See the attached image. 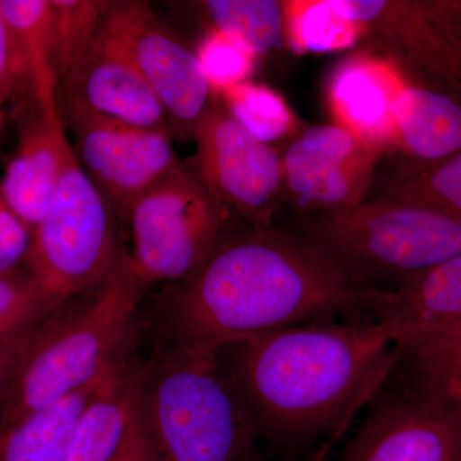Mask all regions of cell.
I'll use <instances>...</instances> for the list:
<instances>
[{
	"instance_id": "5b68a950",
	"label": "cell",
	"mask_w": 461,
	"mask_h": 461,
	"mask_svg": "<svg viewBox=\"0 0 461 461\" xmlns=\"http://www.w3.org/2000/svg\"><path fill=\"white\" fill-rule=\"evenodd\" d=\"M221 351L181 344L142 393L162 461H257L259 435L220 364Z\"/></svg>"
},
{
	"instance_id": "d6a6232c",
	"label": "cell",
	"mask_w": 461,
	"mask_h": 461,
	"mask_svg": "<svg viewBox=\"0 0 461 461\" xmlns=\"http://www.w3.org/2000/svg\"><path fill=\"white\" fill-rule=\"evenodd\" d=\"M23 345L0 346V393L5 390V384H7L9 375H11L12 369H14V363H16Z\"/></svg>"
},
{
	"instance_id": "ffe728a7",
	"label": "cell",
	"mask_w": 461,
	"mask_h": 461,
	"mask_svg": "<svg viewBox=\"0 0 461 461\" xmlns=\"http://www.w3.org/2000/svg\"><path fill=\"white\" fill-rule=\"evenodd\" d=\"M368 312L393 329L461 321V253L393 290H371Z\"/></svg>"
},
{
	"instance_id": "d4e9b609",
	"label": "cell",
	"mask_w": 461,
	"mask_h": 461,
	"mask_svg": "<svg viewBox=\"0 0 461 461\" xmlns=\"http://www.w3.org/2000/svg\"><path fill=\"white\" fill-rule=\"evenodd\" d=\"M284 7V41L299 53L332 51L357 45V30L333 0H288Z\"/></svg>"
},
{
	"instance_id": "9a60e30c",
	"label": "cell",
	"mask_w": 461,
	"mask_h": 461,
	"mask_svg": "<svg viewBox=\"0 0 461 461\" xmlns=\"http://www.w3.org/2000/svg\"><path fill=\"white\" fill-rule=\"evenodd\" d=\"M406 84L402 72L384 57L355 51L330 74V112L335 123L386 156L395 136L397 100Z\"/></svg>"
},
{
	"instance_id": "4316f807",
	"label": "cell",
	"mask_w": 461,
	"mask_h": 461,
	"mask_svg": "<svg viewBox=\"0 0 461 461\" xmlns=\"http://www.w3.org/2000/svg\"><path fill=\"white\" fill-rule=\"evenodd\" d=\"M57 308L26 271L0 275V346L25 344Z\"/></svg>"
},
{
	"instance_id": "d6986e66",
	"label": "cell",
	"mask_w": 461,
	"mask_h": 461,
	"mask_svg": "<svg viewBox=\"0 0 461 461\" xmlns=\"http://www.w3.org/2000/svg\"><path fill=\"white\" fill-rule=\"evenodd\" d=\"M140 379L115 363L81 412L69 438L65 461L113 459L133 415L142 402Z\"/></svg>"
},
{
	"instance_id": "44dd1931",
	"label": "cell",
	"mask_w": 461,
	"mask_h": 461,
	"mask_svg": "<svg viewBox=\"0 0 461 461\" xmlns=\"http://www.w3.org/2000/svg\"><path fill=\"white\" fill-rule=\"evenodd\" d=\"M0 11L36 107L60 109L50 0H0Z\"/></svg>"
},
{
	"instance_id": "9c48e42d",
	"label": "cell",
	"mask_w": 461,
	"mask_h": 461,
	"mask_svg": "<svg viewBox=\"0 0 461 461\" xmlns=\"http://www.w3.org/2000/svg\"><path fill=\"white\" fill-rule=\"evenodd\" d=\"M102 29L124 50L154 91L173 138L193 139L213 99L198 54L167 29L148 2H112Z\"/></svg>"
},
{
	"instance_id": "7a4b0ae2",
	"label": "cell",
	"mask_w": 461,
	"mask_h": 461,
	"mask_svg": "<svg viewBox=\"0 0 461 461\" xmlns=\"http://www.w3.org/2000/svg\"><path fill=\"white\" fill-rule=\"evenodd\" d=\"M381 321H324L235 345L232 384L258 433L285 447L344 433L397 357Z\"/></svg>"
},
{
	"instance_id": "8992f818",
	"label": "cell",
	"mask_w": 461,
	"mask_h": 461,
	"mask_svg": "<svg viewBox=\"0 0 461 461\" xmlns=\"http://www.w3.org/2000/svg\"><path fill=\"white\" fill-rule=\"evenodd\" d=\"M115 217L69 142L56 195L32 230L25 262L26 272L58 305L107 280L121 250Z\"/></svg>"
},
{
	"instance_id": "f1b7e54d",
	"label": "cell",
	"mask_w": 461,
	"mask_h": 461,
	"mask_svg": "<svg viewBox=\"0 0 461 461\" xmlns=\"http://www.w3.org/2000/svg\"><path fill=\"white\" fill-rule=\"evenodd\" d=\"M195 51L213 93L247 83L256 59L241 42L214 29L209 30Z\"/></svg>"
},
{
	"instance_id": "83f0119b",
	"label": "cell",
	"mask_w": 461,
	"mask_h": 461,
	"mask_svg": "<svg viewBox=\"0 0 461 461\" xmlns=\"http://www.w3.org/2000/svg\"><path fill=\"white\" fill-rule=\"evenodd\" d=\"M221 94L230 115L264 144L281 140L295 130V115L285 99L269 87L247 81Z\"/></svg>"
},
{
	"instance_id": "836d02e7",
	"label": "cell",
	"mask_w": 461,
	"mask_h": 461,
	"mask_svg": "<svg viewBox=\"0 0 461 461\" xmlns=\"http://www.w3.org/2000/svg\"><path fill=\"white\" fill-rule=\"evenodd\" d=\"M336 437L333 438H327L326 441L321 442L320 448L313 455H312L311 459L308 461H327L330 456V450H332L333 442H335Z\"/></svg>"
},
{
	"instance_id": "5bb4252c",
	"label": "cell",
	"mask_w": 461,
	"mask_h": 461,
	"mask_svg": "<svg viewBox=\"0 0 461 461\" xmlns=\"http://www.w3.org/2000/svg\"><path fill=\"white\" fill-rule=\"evenodd\" d=\"M62 107L86 109L131 126L172 135L156 94L131 58L102 25L86 56L60 85Z\"/></svg>"
},
{
	"instance_id": "277c9868",
	"label": "cell",
	"mask_w": 461,
	"mask_h": 461,
	"mask_svg": "<svg viewBox=\"0 0 461 461\" xmlns=\"http://www.w3.org/2000/svg\"><path fill=\"white\" fill-rule=\"evenodd\" d=\"M296 235L362 290H393L461 253L459 221L386 198L366 199L344 214L309 217Z\"/></svg>"
},
{
	"instance_id": "8fae6325",
	"label": "cell",
	"mask_w": 461,
	"mask_h": 461,
	"mask_svg": "<svg viewBox=\"0 0 461 461\" xmlns=\"http://www.w3.org/2000/svg\"><path fill=\"white\" fill-rule=\"evenodd\" d=\"M384 156L338 123L312 127L281 157L282 200L308 218L348 213L368 198Z\"/></svg>"
},
{
	"instance_id": "4fadbf2b",
	"label": "cell",
	"mask_w": 461,
	"mask_h": 461,
	"mask_svg": "<svg viewBox=\"0 0 461 461\" xmlns=\"http://www.w3.org/2000/svg\"><path fill=\"white\" fill-rule=\"evenodd\" d=\"M344 461H461V411L393 397L366 415L346 445Z\"/></svg>"
},
{
	"instance_id": "484cf974",
	"label": "cell",
	"mask_w": 461,
	"mask_h": 461,
	"mask_svg": "<svg viewBox=\"0 0 461 461\" xmlns=\"http://www.w3.org/2000/svg\"><path fill=\"white\" fill-rule=\"evenodd\" d=\"M50 5L54 69L60 87L86 56L112 2L50 0Z\"/></svg>"
},
{
	"instance_id": "f546056e",
	"label": "cell",
	"mask_w": 461,
	"mask_h": 461,
	"mask_svg": "<svg viewBox=\"0 0 461 461\" xmlns=\"http://www.w3.org/2000/svg\"><path fill=\"white\" fill-rule=\"evenodd\" d=\"M32 238V230L9 208L0 194V275L21 271Z\"/></svg>"
},
{
	"instance_id": "e0dca14e",
	"label": "cell",
	"mask_w": 461,
	"mask_h": 461,
	"mask_svg": "<svg viewBox=\"0 0 461 461\" xmlns=\"http://www.w3.org/2000/svg\"><path fill=\"white\" fill-rule=\"evenodd\" d=\"M390 153L396 171L436 165L461 151V99L406 84L396 105Z\"/></svg>"
},
{
	"instance_id": "cb8c5ba5",
	"label": "cell",
	"mask_w": 461,
	"mask_h": 461,
	"mask_svg": "<svg viewBox=\"0 0 461 461\" xmlns=\"http://www.w3.org/2000/svg\"><path fill=\"white\" fill-rule=\"evenodd\" d=\"M375 198L426 206L461 222V151L436 165L393 172Z\"/></svg>"
},
{
	"instance_id": "3957f363",
	"label": "cell",
	"mask_w": 461,
	"mask_h": 461,
	"mask_svg": "<svg viewBox=\"0 0 461 461\" xmlns=\"http://www.w3.org/2000/svg\"><path fill=\"white\" fill-rule=\"evenodd\" d=\"M121 248L107 280L75 313L39 327L18 355L3 390L0 432L102 378L117 362L147 287Z\"/></svg>"
},
{
	"instance_id": "52a82bcc",
	"label": "cell",
	"mask_w": 461,
	"mask_h": 461,
	"mask_svg": "<svg viewBox=\"0 0 461 461\" xmlns=\"http://www.w3.org/2000/svg\"><path fill=\"white\" fill-rule=\"evenodd\" d=\"M357 47L384 57L406 83L461 99V0H333Z\"/></svg>"
},
{
	"instance_id": "30bf717a",
	"label": "cell",
	"mask_w": 461,
	"mask_h": 461,
	"mask_svg": "<svg viewBox=\"0 0 461 461\" xmlns=\"http://www.w3.org/2000/svg\"><path fill=\"white\" fill-rule=\"evenodd\" d=\"M193 140V172L223 212L232 209L251 226L272 227L282 202L281 157L251 136L214 96Z\"/></svg>"
},
{
	"instance_id": "2e32d148",
	"label": "cell",
	"mask_w": 461,
	"mask_h": 461,
	"mask_svg": "<svg viewBox=\"0 0 461 461\" xmlns=\"http://www.w3.org/2000/svg\"><path fill=\"white\" fill-rule=\"evenodd\" d=\"M68 145L60 109L35 105L0 181L3 199L32 230L53 202Z\"/></svg>"
},
{
	"instance_id": "ac0fdd59",
	"label": "cell",
	"mask_w": 461,
	"mask_h": 461,
	"mask_svg": "<svg viewBox=\"0 0 461 461\" xmlns=\"http://www.w3.org/2000/svg\"><path fill=\"white\" fill-rule=\"evenodd\" d=\"M393 332L408 395L461 411V321L399 327Z\"/></svg>"
},
{
	"instance_id": "7c38bea8",
	"label": "cell",
	"mask_w": 461,
	"mask_h": 461,
	"mask_svg": "<svg viewBox=\"0 0 461 461\" xmlns=\"http://www.w3.org/2000/svg\"><path fill=\"white\" fill-rule=\"evenodd\" d=\"M75 156L117 217L153 185L181 169L172 135L140 129L77 107L60 108Z\"/></svg>"
},
{
	"instance_id": "ba28073f",
	"label": "cell",
	"mask_w": 461,
	"mask_h": 461,
	"mask_svg": "<svg viewBox=\"0 0 461 461\" xmlns=\"http://www.w3.org/2000/svg\"><path fill=\"white\" fill-rule=\"evenodd\" d=\"M124 221L130 253L145 284L186 281L222 238L224 212L195 173L182 167L142 193Z\"/></svg>"
},
{
	"instance_id": "7402d4cb",
	"label": "cell",
	"mask_w": 461,
	"mask_h": 461,
	"mask_svg": "<svg viewBox=\"0 0 461 461\" xmlns=\"http://www.w3.org/2000/svg\"><path fill=\"white\" fill-rule=\"evenodd\" d=\"M112 368L90 386L0 432V461H65L69 438L81 412Z\"/></svg>"
},
{
	"instance_id": "4dcf8cb0",
	"label": "cell",
	"mask_w": 461,
	"mask_h": 461,
	"mask_svg": "<svg viewBox=\"0 0 461 461\" xmlns=\"http://www.w3.org/2000/svg\"><path fill=\"white\" fill-rule=\"evenodd\" d=\"M111 461H162L149 429L142 402L139 411L133 415L122 442Z\"/></svg>"
},
{
	"instance_id": "603a6c76",
	"label": "cell",
	"mask_w": 461,
	"mask_h": 461,
	"mask_svg": "<svg viewBox=\"0 0 461 461\" xmlns=\"http://www.w3.org/2000/svg\"><path fill=\"white\" fill-rule=\"evenodd\" d=\"M212 29L241 42L254 57L284 41V7L277 0H206L200 2Z\"/></svg>"
},
{
	"instance_id": "6da1fadb",
	"label": "cell",
	"mask_w": 461,
	"mask_h": 461,
	"mask_svg": "<svg viewBox=\"0 0 461 461\" xmlns=\"http://www.w3.org/2000/svg\"><path fill=\"white\" fill-rule=\"evenodd\" d=\"M173 303L182 344L222 351L276 330L366 311L369 290L295 233L251 226L220 239Z\"/></svg>"
},
{
	"instance_id": "1f68e13d",
	"label": "cell",
	"mask_w": 461,
	"mask_h": 461,
	"mask_svg": "<svg viewBox=\"0 0 461 461\" xmlns=\"http://www.w3.org/2000/svg\"><path fill=\"white\" fill-rule=\"evenodd\" d=\"M23 80L20 62L0 11V138L5 123V107Z\"/></svg>"
}]
</instances>
